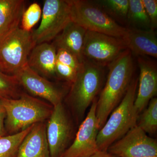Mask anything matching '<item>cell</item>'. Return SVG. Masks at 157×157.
<instances>
[{
	"label": "cell",
	"instance_id": "6da1fadb",
	"mask_svg": "<svg viewBox=\"0 0 157 157\" xmlns=\"http://www.w3.org/2000/svg\"><path fill=\"white\" fill-rule=\"evenodd\" d=\"M132 58L128 48L108 65L107 81L97 101L96 116L100 130L120 103L132 82L134 70Z\"/></svg>",
	"mask_w": 157,
	"mask_h": 157
},
{
	"label": "cell",
	"instance_id": "7a4b0ae2",
	"mask_svg": "<svg viewBox=\"0 0 157 157\" xmlns=\"http://www.w3.org/2000/svg\"><path fill=\"white\" fill-rule=\"evenodd\" d=\"M137 84V79H132L120 103L99 130L97 139L98 150L107 151L112 144L137 125L139 113L135 107V101Z\"/></svg>",
	"mask_w": 157,
	"mask_h": 157
},
{
	"label": "cell",
	"instance_id": "3957f363",
	"mask_svg": "<svg viewBox=\"0 0 157 157\" xmlns=\"http://www.w3.org/2000/svg\"><path fill=\"white\" fill-rule=\"evenodd\" d=\"M1 101L6 111L5 129L9 135L48 119L53 109L52 105L24 93L16 99Z\"/></svg>",
	"mask_w": 157,
	"mask_h": 157
},
{
	"label": "cell",
	"instance_id": "277c9868",
	"mask_svg": "<svg viewBox=\"0 0 157 157\" xmlns=\"http://www.w3.org/2000/svg\"><path fill=\"white\" fill-rule=\"evenodd\" d=\"M104 68L86 60L82 62L67 97L77 116L82 117L101 90L105 77Z\"/></svg>",
	"mask_w": 157,
	"mask_h": 157
},
{
	"label": "cell",
	"instance_id": "5b68a950",
	"mask_svg": "<svg viewBox=\"0 0 157 157\" xmlns=\"http://www.w3.org/2000/svg\"><path fill=\"white\" fill-rule=\"evenodd\" d=\"M36 45L32 32L19 27L0 35V70L14 76L26 66L29 56Z\"/></svg>",
	"mask_w": 157,
	"mask_h": 157
},
{
	"label": "cell",
	"instance_id": "8992f818",
	"mask_svg": "<svg viewBox=\"0 0 157 157\" xmlns=\"http://www.w3.org/2000/svg\"><path fill=\"white\" fill-rule=\"evenodd\" d=\"M73 22L85 29L123 39L127 28L122 26L94 2L85 0H70Z\"/></svg>",
	"mask_w": 157,
	"mask_h": 157
},
{
	"label": "cell",
	"instance_id": "52a82bcc",
	"mask_svg": "<svg viewBox=\"0 0 157 157\" xmlns=\"http://www.w3.org/2000/svg\"><path fill=\"white\" fill-rule=\"evenodd\" d=\"M72 21L70 0H45L39 27L32 32L36 45L54 40Z\"/></svg>",
	"mask_w": 157,
	"mask_h": 157
},
{
	"label": "cell",
	"instance_id": "ba28073f",
	"mask_svg": "<svg viewBox=\"0 0 157 157\" xmlns=\"http://www.w3.org/2000/svg\"><path fill=\"white\" fill-rule=\"evenodd\" d=\"M127 49L126 45L122 39L86 31L82 56L84 60L104 67L110 64Z\"/></svg>",
	"mask_w": 157,
	"mask_h": 157
},
{
	"label": "cell",
	"instance_id": "9c48e42d",
	"mask_svg": "<svg viewBox=\"0 0 157 157\" xmlns=\"http://www.w3.org/2000/svg\"><path fill=\"white\" fill-rule=\"evenodd\" d=\"M107 151L118 157L157 156V142L137 124L112 144Z\"/></svg>",
	"mask_w": 157,
	"mask_h": 157
},
{
	"label": "cell",
	"instance_id": "30bf717a",
	"mask_svg": "<svg viewBox=\"0 0 157 157\" xmlns=\"http://www.w3.org/2000/svg\"><path fill=\"white\" fill-rule=\"evenodd\" d=\"M97 98L93 101L86 117L82 123L75 140L60 157H89L98 151L97 139L100 130L96 116Z\"/></svg>",
	"mask_w": 157,
	"mask_h": 157
},
{
	"label": "cell",
	"instance_id": "8fae6325",
	"mask_svg": "<svg viewBox=\"0 0 157 157\" xmlns=\"http://www.w3.org/2000/svg\"><path fill=\"white\" fill-rule=\"evenodd\" d=\"M46 124V136L51 157H60L66 150L71 125L62 103L53 107Z\"/></svg>",
	"mask_w": 157,
	"mask_h": 157
},
{
	"label": "cell",
	"instance_id": "7c38bea8",
	"mask_svg": "<svg viewBox=\"0 0 157 157\" xmlns=\"http://www.w3.org/2000/svg\"><path fill=\"white\" fill-rule=\"evenodd\" d=\"M14 76L20 86L32 95L45 99L53 107L62 103L63 94L62 90L32 70L28 65Z\"/></svg>",
	"mask_w": 157,
	"mask_h": 157
},
{
	"label": "cell",
	"instance_id": "4fadbf2b",
	"mask_svg": "<svg viewBox=\"0 0 157 157\" xmlns=\"http://www.w3.org/2000/svg\"><path fill=\"white\" fill-rule=\"evenodd\" d=\"M140 69L139 88L135 106L141 112L157 93V65L155 61L145 57H137Z\"/></svg>",
	"mask_w": 157,
	"mask_h": 157
},
{
	"label": "cell",
	"instance_id": "5bb4252c",
	"mask_svg": "<svg viewBox=\"0 0 157 157\" xmlns=\"http://www.w3.org/2000/svg\"><path fill=\"white\" fill-rule=\"evenodd\" d=\"M123 39L132 54L157 58V39L154 30L128 28Z\"/></svg>",
	"mask_w": 157,
	"mask_h": 157
},
{
	"label": "cell",
	"instance_id": "9a60e30c",
	"mask_svg": "<svg viewBox=\"0 0 157 157\" xmlns=\"http://www.w3.org/2000/svg\"><path fill=\"white\" fill-rule=\"evenodd\" d=\"M56 49L51 43L44 42L36 45L32 49L28 60V66L45 78L56 76Z\"/></svg>",
	"mask_w": 157,
	"mask_h": 157
},
{
	"label": "cell",
	"instance_id": "2e32d148",
	"mask_svg": "<svg viewBox=\"0 0 157 157\" xmlns=\"http://www.w3.org/2000/svg\"><path fill=\"white\" fill-rule=\"evenodd\" d=\"M16 157H51L43 122L33 125L21 142Z\"/></svg>",
	"mask_w": 157,
	"mask_h": 157
},
{
	"label": "cell",
	"instance_id": "e0dca14e",
	"mask_svg": "<svg viewBox=\"0 0 157 157\" xmlns=\"http://www.w3.org/2000/svg\"><path fill=\"white\" fill-rule=\"evenodd\" d=\"M86 30L73 21L58 35L52 44L56 50L63 48L73 53L82 63L84 61L82 49Z\"/></svg>",
	"mask_w": 157,
	"mask_h": 157
},
{
	"label": "cell",
	"instance_id": "ac0fdd59",
	"mask_svg": "<svg viewBox=\"0 0 157 157\" xmlns=\"http://www.w3.org/2000/svg\"><path fill=\"white\" fill-rule=\"evenodd\" d=\"M25 3L24 0H0V35L19 27Z\"/></svg>",
	"mask_w": 157,
	"mask_h": 157
},
{
	"label": "cell",
	"instance_id": "d6986e66",
	"mask_svg": "<svg viewBox=\"0 0 157 157\" xmlns=\"http://www.w3.org/2000/svg\"><path fill=\"white\" fill-rule=\"evenodd\" d=\"M127 22L129 28L141 29H151L150 21L142 0H129Z\"/></svg>",
	"mask_w": 157,
	"mask_h": 157
},
{
	"label": "cell",
	"instance_id": "ffe728a7",
	"mask_svg": "<svg viewBox=\"0 0 157 157\" xmlns=\"http://www.w3.org/2000/svg\"><path fill=\"white\" fill-rule=\"evenodd\" d=\"M94 2L116 21L127 22L129 0H101Z\"/></svg>",
	"mask_w": 157,
	"mask_h": 157
},
{
	"label": "cell",
	"instance_id": "44dd1931",
	"mask_svg": "<svg viewBox=\"0 0 157 157\" xmlns=\"http://www.w3.org/2000/svg\"><path fill=\"white\" fill-rule=\"evenodd\" d=\"M33 125L16 134L0 137V157H16L21 142Z\"/></svg>",
	"mask_w": 157,
	"mask_h": 157
},
{
	"label": "cell",
	"instance_id": "7402d4cb",
	"mask_svg": "<svg viewBox=\"0 0 157 157\" xmlns=\"http://www.w3.org/2000/svg\"><path fill=\"white\" fill-rule=\"evenodd\" d=\"M146 133L155 134L157 130V99L154 98L150 101L148 107L144 110L138 124Z\"/></svg>",
	"mask_w": 157,
	"mask_h": 157
},
{
	"label": "cell",
	"instance_id": "603a6c76",
	"mask_svg": "<svg viewBox=\"0 0 157 157\" xmlns=\"http://www.w3.org/2000/svg\"><path fill=\"white\" fill-rule=\"evenodd\" d=\"M20 86L15 76L8 75L0 70V100L19 98L21 94Z\"/></svg>",
	"mask_w": 157,
	"mask_h": 157
},
{
	"label": "cell",
	"instance_id": "cb8c5ba5",
	"mask_svg": "<svg viewBox=\"0 0 157 157\" xmlns=\"http://www.w3.org/2000/svg\"><path fill=\"white\" fill-rule=\"evenodd\" d=\"M42 14L41 7L38 3L31 4L23 14L21 21V29L26 32H31L34 26L39 22Z\"/></svg>",
	"mask_w": 157,
	"mask_h": 157
},
{
	"label": "cell",
	"instance_id": "d4e9b609",
	"mask_svg": "<svg viewBox=\"0 0 157 157\" xmlns=\"http://www.w3.org/2000/svg\"><path fill=\"white\" fill-rule=\"evenodd\" d=\"M56 59L62 63L71 67L77 71L80 69L82 64L73 53L63 48L57 49Z\"/></svg>",
	"mask_w": 157,
	"mask_h": 157
},
{
	"label": "cell",
	"instance_id": "484cf974",
	"mask_svg": "<svg viewBox=\"0 0 157 157\" xmlns=\"http://www.w3.org/2000/svg\"><path fill=\"white\" fill-rule=\"evenodd\" d=\"M56 76L72 84L75 81L78 71L73 68L63 64L56 60Z\"/></svg>",
	"mask_w": 157,
	"mask_h": 157
},
{
	"label": "cell",
	"instance_id": "4316f807",
	"mask_svg": "<svg viewBox=\"0 0 157 157\" xmlns=\"http://www.w3.org/2000/svg\"><path fill=\"white\" fill-rule=\"evenodd\" d=\"M151 23V29L155 30L157 27V1L142 0Z\"/></svg>",
	"mask_w": 157,
	"mask_h": 157
},
{
	"label": "cell",
	"instance_id": "83f0119b",
	"mask_svg": "<svg viewBox=\"0 0 157 157\" xmlns=\"http://www.w3.org/2000/svg\"><path fill=\"white\" fill-rule=\"evenodd\" d=\"M6 117V109L0 100V137L6 136L7 134L5 126Z\"/></svg>",
	"mask_w": 157,
	"mask_h": 157
},
{
	"label": "cell",
	"instance_id": "f1b7e54d",
	"mask_svg": "<svg viewBox=\"0 0 157 157\" xmlns=\"http://www.w3.org/2000/svg\"><path fill=\"white\" fill-rule=\"evenodd\" d=\"M89 157H118L114 155L109 153L107 151H98L94 154L90 156Z\"/></svg>",
	"mask_w": 157,
	"mask_h": 157
},
{
	"label": "cell",
	"instance_id": "f546056e",
	"mask_svg": "<svg viewBox=\"0 0 157 157\" xmlns=\"http://www.w3.org/2000/svg\"><path fill=\"white\" fill-rule=\"evenodd\" d=\"M157 157V156H148V157Z\"/></svg>",
	"mask_w": 157,
	"mask_h": 157
}]
</instances>
